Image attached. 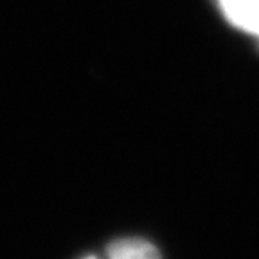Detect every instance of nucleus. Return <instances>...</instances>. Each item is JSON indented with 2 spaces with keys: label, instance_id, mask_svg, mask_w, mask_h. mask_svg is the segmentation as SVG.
I'll use <instances>...</instances> for the list:
<instances>
[{
  "label": "nucleus",
  "instance_id": "obj_1",
  "mask_svg": "<svg viewBox=\"0 0 259 259\" xmlns=\"http://www.w3.org/2000/svg\"><path fill=\"white\" fill-rule=\"evenodd\" d=\"M220 6L231 24L259 36V0H220Z\"/></svg>",
  "mask_w": 259,
  "mask_h": 259
},
{
  "label": "nucleus",
  "instance_id": "obj_2",
  "mask_svg": "<svg viewBox=\"0 0 259 259\" xmlns=\"http://www.w3.org/2000/svg\"><path fill=\"white\" fill-rule=\"evenodd\" d=\"M105 259H160V254L150 241L130 238L112 243Z\"/></svg>",
  "mask_w": 259,
  "mask_h": 259
},
{
  "label": "nucleus",
  "instance_id": "obj_3",
  "mask_svg": "<svg viewBox=\"0 0 259 259\" xmlns=\"http://www.w3.org/2000/svg\"><path fill=\"white\" fill-rule=\"evenodd\" d=\"M85 259H97V257H94V255H90V257H85Z\"/></svg>",
  "mask_w": 259,
  "mask_h": 259
}]
</instances>
